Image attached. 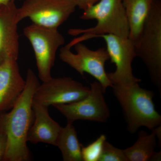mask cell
Masks as SVG:
<instances>
[{"label": "cell", "mask_w": 161, "mask_h": 161, "mask_svg": "<svg viewBox=\"0 0 161 161\" xmlns=\"http://www.w3.org/2000/svg\"><path fill=\"white\" fill-rule=\"evenodd\" d=\"M39 85L36 74L29 69L24 89L11 111L0 114V123L7 137L4 161L30 160L27 136L33 118V98Z\"/></svg>", "instance_id": "1"}, {"label": "cell", "mask_w": 161, "mask_h": 161, "mask_svg": "<svg viewBox=\"0 0 161 161\" xmlns=\"http://www.w3.org/2000/svg\"><path fill=\"white\" fill-rule=\"evenodd\" d=\"M81 19L95 20V26L87 29H70L68 34L80 36L75 38L66 46L71 48L75 44L97 38L103 35H113L128 38L130 34L129 24L123 0H100L83 10Z\"/></svg>", "instance_id": "2"}, {"label": "cell", "mask_w": 161, "mask_h": 161, "mask_svg": "<svg viewBox=\"0 0 161 161\" xmlns=\"http://www.w3.org/2000/svg\"><path fill=\"white\" fill-rule=\"evenodd\" d=\"M112 88L130 133H135L141 127L152 130L161 125V116L156 110L153 91L141 87L138 83L113 85Z\"/></svg>", "instance_id": "3"}, {"label": "cell", "mask_w": 161, "mask_h": 161, "mask_svg": "<svg viewBox=\"0 0 161 161\" xmlns=\"http://www.w3.org/2000/svg\"><path fill=\"white\" fill-rule=\"evenodd\" d=\"M136 53L161 92V0H154L138 42Z\"/></svg>", "instance_id": "4"}, {"label": "cell", "mask_w": 161, "mask_h": 161, "mask_svg": "<svg viewBox=\"0 0 161 161\" xmlns=\"http://www.w3.org/2000/svg\"><path fill=\"white\" fill-rule=\"evenodd\" d=\"M23 34L29 40L34 52L38 76L42 82L52 78V68L56 54L65 43L58 28L40 26L32 23L26 26Z\"/></svg>", "instance_id": "5"}, {"label": "cell", "mask_w": 161, "mask_h": 161, "mask_svg": "<svg viewBox=\"0 0 161 161\" xmlns=\"http://www.w3.org/2000/svg\"><path fill=\"white\" fill-rule=\"evenodd\" d=\"M74 47L75 53L66 45L61 47L59 53L60 60L80 75L87 73L91 75L100 84L105 93L108 88L113 86L105 69V64L110 59L106 48L92 50L82 42Z\"/></svg>", "instance_id": "6"}, {"label": "cell", "mask_w": 161, "mask_h": 161, "mask_svg": "<svg viewBox=\"0 0 161 161\" xmlns=\"http://www.w3.org/2000/svg\"><path fill=\"white\" fill-rule=\"evenodd\" d=\"M18 8L19 21L29 19L33 23L57 28L62 25L77 8L76 0H23Z\"/></svg>", "instance_id": "7"}, {"label": "cell", "mask_w": 161, "mask_h": 161, "mask_svg": "<svg viewBox=\"0 0 161 161\" xmlns=\"http://www.w3.org/2000/svg\"><path fill=\"white\" fill-rule=\"evenodd\" d=\"M97 38L104 40L110 59L115 64V70L107 73L112 85H130L140 82L141 79L136 78L132 72V61L136 57L134 43L129 38L113 35H100Z\"/></svg>", "instance_id": "8"}, {"label": "cell", "mask_w": 161, "mask_h": 161, "mask_svg": "<svg viewBox=\"0 0 161 161\" xmlns=\"http://www.w3.org/2000/svg\"><path fill=\"white\" fill-rule=\"evenodd\" d=\"M103 89L97 80L90 84V91L85 98L68 104L54 107L65 116L67 122L85 120L106 122L110 116L109 109L105 99Z\"/></svg>", "instance_id": "9"}, {"label": "cell", "mask_w": 161, "mask_h": 161, "mask_svg": "<svg viewBox=\"0 0 161 161\" xmlns=\"http://www.w3.org/2000/svg\"><path fill=\"white\" fill-rule=\"evenodd\" d=\"M90 91V87L70 77H52L38 86L33 102L47 107L72 103L85 98Z\"/></svg>", "instance_id": "10"}, {"label": "cell", "mask_w": 161, "mask_h": 161, "mask_svg": "<svg viewBox=\"0 0 161 161\" xmlns=\"http://www.w3.org/2000/svg\"><path fill=\"white\" fill-rule=\"evenodd\" d=\"M17 9L15 2L0 6V65L6 59L17 60L19 58Z\"/></svg>", "instance_id": "11"}, {"label": "cell", "mask_w": 161, "mask_h": 161, "mask_svg": "<svg viewBox=\"0 0 161 161\" xmlns=\"http://www.w3.org/2000/svg\"><path fill=\"white\" fill-rule=\"evenodd\" d=\"M25 85L17 60L6 59L0 65V113L11 109Z\"/></svg>", "instance_id": "12"}, {"label": "cell", "mask_w": 161, "mask_h": 161, "mask_svg": "<svg viewBox=\"0 0 161 161\" xmlns=\"http://www.w3.org/2000/svg\"><path fill=\"white\" fill-rule=\"evenodd\" d=\"M48 107L33 102L35 121L27 136V142H42L56 146L61 127L50 116Z\"/></svg>", "instance_id": "13"}, {"label": "cell", "mask_w": 161, "mask_h": 161, "mask_svg": "<svg viewBox=\"0 0 161 161\" xmlns=\"http://www.w3.org/2000/svg\"><path fill=\"white\" fill-rule=\"evenodd\" d=\"M154 0H123L129 24V38L135 44L140 37Z\"/></svg>", "instance_id": "14"}, {"label": "cell", "mask_w": 161, "mask_h": 161, "mask_svg": "<svg viewBox=\"0 0 161 161\" xmlns=\"http://www.w3.org/2000/svg\"><path fill=\"white\" fill-rule=\"evenodd\" d=\"M56 147L61 151L64 161H83L81 155L82 145L73 123L67 122L62 127L57 140Z\"/></svg>", "instance_id": "15"}, {"label": "cell", "mask_w": 161, "mask_h": 161, "mask_svg": "<svg viewBox=\"0 0 161 161\" xmlns=\"http://www.w3.org/2000/svg\"><path fill=\"white\" fill-rule=\"evenodd\" d=\"M156 136L152 131L149 134L142 130L139 132L138 138L132 146L124 150L128 161H151L155 153Z\"/></svg>", "instance_id": "16"}, {"label": "cell", "mask_w": 161, "mask_h": 161, "mask_svg": "<svg viewBox=\"0 0 161 161\" xmlns=\"http://www.w3.org/2000/svg\"><path fill=\"white\" fill-rule=\"evenodd\" d=\"M106 136L102 134L96 140L86 147H81V155L83 161H98L102 152Z\"/></svg>", "instance_id": "17"}, {"label": "cell", "mask_w": 161, "mask_h": 161, "mask_svg": "<svg viewBox=\"0 0 161 161\" xmlns=\"http://www.w3.org/2000/svg\"><path fill=\"white\" fill-rule=\"evenodd\" d=\"M98 161H128L123 150L116 148L108 142L104 143Z\"/></svg>", "instance_id": "18"}, {"label": "cell", "mask_w": 161, "mask_h": 161, "mask_svg": "<svg viewBox=\"0 0 161 161\" xmlns=\"http://www.w3.org/2000/svg\"><path fill=\"white\" fill-rule=\"evenodd\" d=\"M7 146V137L2 125L0 123V161H3Z\"/></svg>", "instance_id": "19"}, {"label": "cell", "mask_w": 161, "mask_h": 161, "mask_svg": "<svg viewBox=\"0 0 161 161\" xmlns=\"http://www.w3.org/2000/svg\"><path fill=\"white\" fill-rule=\"evenodd\" d=\"M100 0H76L77 7L84 10Z\"/></svg>", "instance_id": "20"}, {"label": "cell", "mask_w": 161, "mask_h": 161, "mask_svg": "<svg viewBox=\"0 0 161 161\" xmlns=\"http://www.w3.org/2000/svg\"><path fill=\"white\" fill-rule=\"evenodd\" d=\"M161 153L155 152L153 156L151 161H159L160 160L161 157Z\"/></svg>", "instance_id": "21"}, {"label": "cell", "mask_w": 161, "mask_h": 161, "mask_svg": "<svg viewBox=\"0 0 161 161\" xmlns=\"http://www.w3.org/2000/svg\"><path fill=\"white\" fill-rule=\"evenodd\" d=\"M16 1L21 0H0V6L6 5L12 2H16Z\"/></svg>", "instance_id": "22"}]
</instances>
